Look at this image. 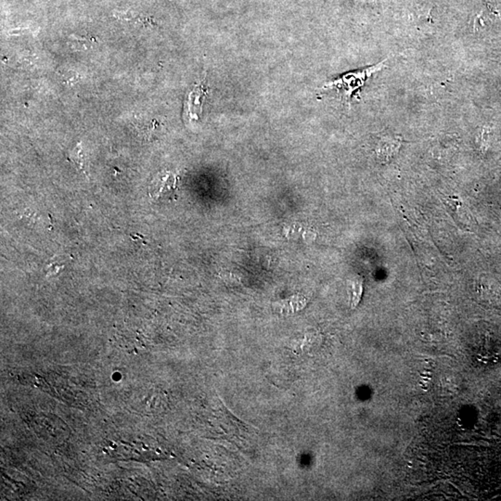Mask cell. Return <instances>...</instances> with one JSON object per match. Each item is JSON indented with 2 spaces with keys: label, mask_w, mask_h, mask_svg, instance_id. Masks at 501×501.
Masks as SVG:
<instances>
[{
  "label": "cell",
  "mask_w": 501,
  "mask_h": 501,
  "mask_svg": "<svg viewBox=\"0 0 501 501\" xmlns=\"http://www.w3.org/2000/svg\"><path fill=\"white\" fill-rule=\"evenodd\" d=\"M387 61H380V63L367 67V68L342 74L341 76L337 77L336 79L326 83L323 88V90H338L347 99V101H351V98L355 95L356 91L360 90L365 85L369 77L385 68Z\"/></svg>",
  "instance_id": "1"
},
{
  "label": "cell",
  "mask_w": 501,
  "mask_h": 501,
  "mask_svg": "<svg viewBox=\"0 0 501 501\" xmlns=\"http://www.w3.org/2000/svg\"><path fill=\"white\" fill-rule=\"evenodd\" d=\"M174 183H175V178L172 174L166 173L165 175L157 176L150 186V194L154 199H158L167 192L166 189L170 190L173 187Z\"/></svg>",
  "instance_id": "2"
},
{
  "label": "cell",
  "mask_w": 501,
  "mask_h": 501,
  "mask_svg": "<svg viewBox=\"0 0 501 501\" xmlns=\"http://www.w3.org/2000/svg\"><path fill=\"white\" fill-rule=\"evenodd\" d=\"M350 293L351 307L355 308L360 304L363 293V278L360 276H355L348 281Z\"/></svg>",
  "instance_id": "3"
},
{
  "label": "cell",
  "mask_w": 501,
  "mask_h": 501,
  "mask_svg": "<svg viewBox=\"0 0 501 501\" xmlns=\"http://www.w3.org/2000/svg\"><path fill=\"white\" fill-rule=\"evenodd\" d=\"M205 90L202 88H195L194 90L190 92L189 99H187V110H189V114L192 117H198V112H201V107H202V99L205 95Z\"/></svg>",
  "instance_id": "4"
},
{
  "label": "cell",
  "mask_w": 501,
  "mask_h": 501,
  "mask_svg": "<svg viewBox=\"0 0 501 501\" xmlns=\"http://www.w3.org/2000/svg\"><path fill=\"white\" fill-rule=\"evenodd\" d=\"M115 18L118 20L133 21V23H143V25H154V21L152 18L146 17L141 13L133 12V10H125V12H115L114 13Z\"/></svg>",
  "instance_id": "5"
},
{
  "label": "cell",
  "mask_w": 501,
  "mask_h": 501,
  "mask_svg": "<svg viewBox=\"0 0 501 501\" xmlns=\"http://www.w3.org/2000/svg\"><path fill=\"white\" fill-rule=\"evenodd\" d=\"M69 159L76 165L77 168L85 172L84 155H83L82 148L80 144H77L76 149L73 150L71 154H70Z\"/></svg>",
  "instance_id": "6"
}]
</instances>
